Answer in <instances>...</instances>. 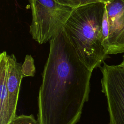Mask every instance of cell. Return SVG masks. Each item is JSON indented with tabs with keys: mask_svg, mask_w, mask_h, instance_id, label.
<instances>
[{
	"mask_svg": "<svg viewBox=\"0 0 124 124\" xmlns=\"http://www.w3.org/2000/svg\"><path fill=\"white\" fill-rule=\"evenodd\" d=\"M6 51L0 55V124H10L8 118V95L7 87L8 58Z\"/></svg>",
	"mask_w": 124,
	"mask_h": 124,
	"instance_id": "obj_7",
	"label": "cell"
},
{
	"mask_svg": "<svg viewBox=\"0 0 124 124\" xmlns=\"http://www.w3.org/2000/svg\"><path fill=\"white\" fill-rule=\"evenodd\" d=\"M32 13L30 33L39 44L48 42L60 34L74 8L54 0H28Z\"/></svg>",
	"mask_w": 124,
	"mask_h": 124,
	"instance_id": "obj_3",
	"label": "cell"
},
{
	"mask_svg": "<svg viewBox=\"0 0 124 124\" xmlns=\"http://www.w3.org/2000/svg\"><path fill=\"white\" fill-rule=\"evenodd\" d=\"M21 73L23 78L26 77H33L35 73V67L34 59L30 55L25 56L24 62L22 64Z\"/></svg>",
	"mask_w": 124,
	"mask_h": 124,
	"instance_id": "obj_8",
	"label": "cell"
},
{
	"mask_svg": "<svg viewBox=\"0 0 124 124\" xmlns=\"http://www.w3.org/2000/svg\"><path fill=\"white\" fill-rule=\"evenodd\" d=\"M10 124H38L33 114L16 115Z\"/></svg>",
	"mask_w": 124,
	"mask_h": 124,
	"instance_id": "obj_10",
	"label": "cell"
},
{
	"mask_svg": "<svg viewBox=\"0 0 124 124\" xmlns=\"http://www.w3.org/2000/svg\"><path fill=\"white\" fill-rule=\"evenodd\" d=\"M105 2L75 8L64 30L80 60L93 72L108 57L102 45V22Z\"/></svg>",
	"mask_w": 124,
	"mask_h": 124,
	"instance_id": "obj_2",
	"label": "cell"
},
{
	"mask_svg": "<svg viewBox=\"0 0 124 124\" xmlns=\"http://www.w3.org/2000/svg\"><path fill=\"white\" fill-rule=\"evenodd\" d=\"M119 66L120 67H121V68H122L123 69H124V55H123V61H122V62L119 65Z\"/></svg>",
	"mask_w": 124,
	"mask_h": 124,
	"instance_id": "obj_11",
	"label": "cell"
},
{
	"mask_svg": "<svg viewBox=\"0 0 124 124\" xmlns=\"http://www.w3.org/2000/svg\"><path fill=\"white\" fill-rule=\"evenodd\" d=\"M102 74V91L105 94L109 124H124V69L105 62L99 67Z\"/></svg>",
	"mask_w": 124,
	"mask_h": 124,
	"instance_id": "obj_4",
	"label": "cell"
},
{
	"mask_svg": "<svg viewBox=\"0 0 124 124\" xmlns=\"http://www.w3.org/2000/svg\"><path fill=\"white\" fill-rule=\"evenodd\" d=\"M37 97L38 124H77L90 91L91 71L65 30L49 41Z\"/></svg>",
	"mask_w": 124,
	"mask_h": 124,
	"instance_id": "obj_1",
	"label": "cell"
},
{
	"mask_svg": "<svg viewBox=\"0 0 124 124\" xmlns=\"http://www.w3.org/2000/svg\"><path fill=\"white\" fill-rule=\"evenodd\" d=\"M56 2L65 5L77 8L88 4L96 2H106L110 0H54Z\"/></svg>",
	"mask_w": 124,
	"mask_h": 124,
	"instance_id": "obj_9",
	"label": "cell"
},
{
	"mask_svg": "<svg viewBox=\"0 0 124 124\" xmlns=\"http://www.w3.org/2000/svg\"><path fill=\"white\" fill-rule=\"evenodd\" d=\"M8 77L7 87L8 95V118L10 124L16 115L20 84L23 78L21 73L22 64L17 62L14 54L8 55Z\"/></svg>",
	"mask_w": 124,
	"mask_h": 124,
	"instance_id": "obj_6",
	"label": "cell"
},
{
	"mask_svg": "<svg viewBox=\"0 0 124 124\" xmlns=\"http://www.w3.org/2000/svg\"><path fill=\"white\" fill-rule=\"evenodd\" d=\"M105 3L102 22V45L106 53L124 52V0Z\"/></svg>",
	"mask_w": 124,
	"mask_h": 124,
	"instance_id": "obj_5",
	"label": "cell"
}]
</instances>
